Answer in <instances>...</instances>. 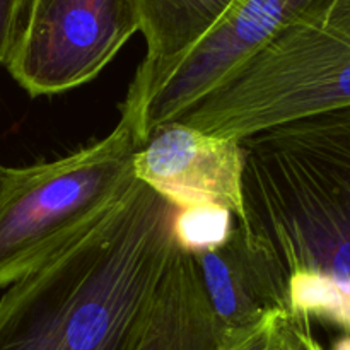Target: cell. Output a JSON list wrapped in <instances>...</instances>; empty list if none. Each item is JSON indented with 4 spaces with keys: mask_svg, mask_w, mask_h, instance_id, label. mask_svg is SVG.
I'll list each match as a JSON object with an SVG mask.
<instances>
[{
    "mask_svg": "<svg viewBox=\"0 0 350 350\" xmlns=\"http://www.w3.org/2000/svg\"><path fill=\"white\" fill-rule=\"evenodd\" d=\"M7 170H9V167L3 166V164H0V183H2V180H3V176H5Z\"/></svg>",
    "mask_w": 350,
    "mask_h": 350,
    "instance_id": "cell-15",
    "label": "cell"
},
{
    "mask_svg": "<svg viewBox=\"0 0 350 350\" xmlns=\"http://www.w3.org/2000/svg\"><path fill=\"white\" fill-rule=\"evenodd\" d=\"M317 0H236L224 19L187 55L164 68L146 88V139L217 88L239 65L265 46L279 31Z\"/></svg>",
    "mask_w": 350,
    "mask_h": 350,
    "instance_id": "cell-6",
    "label": "cell"
},
{
    "mask_svg": "<svg viewBox=\"0 0 350 350\" xmlns=\"http://www.w3.org/2000/svg\"><path fill=\"white\" fill-rule=\"evenodd\" d=\"M236 224V215L222 205H188L174 211L173 239L183 252L202 255L224 245Z\"/></svg>",
    "mask_w": 350,
    "mask_h": 350,
    "instance_id": "cell-11",
    "label": "cell"
},
{
    "mask_svg": "<svg viewBox=\"0 0 350 350\" xmlns=\"http://www.w3.org/2000/svg\"><path fill=\"white\" fill-rule=\"evenodd\" d=\"M193 256L212 313L229 335L250 330L275 311L287 313L275 267L246 241L238 224L224 245Z\"/></svg>",
    "mask_w": 350,
    "mask_h": 350,
    "instance_id": "cell-8",
    "label": "cell"
},
{
    "mask_svg": "<svg viewBox=\"0 0 350 350\" xmlns=\"http://www.w3.org/2000/svg\"><path fill=\"white\" fill-rule=\"evenodd\" d=\"M273 350H325L313 335L311 323L284 313Z\"/></svg>",
    "mask_w": 350,
    "mask_h": 350,
    "instance_id": "cell-13",
    "label": "cell"
},
{
    "mask_svg": "<svg viewBox=\"0 0 350 350\" xmlns=\"http://www.w3.org/2000/svg\"><path fill=\"white\" fill-rule=\"evenodd\" d=\"M231 337L212 313L195 256L174 243L135 350H226Z\"/></svg>",
    "mask_w": 350,
    "mask_h": 350,
    "instance_id": "cell-9",
    "label": "cell"
},
{
    "mask_svg": "<svg viewBox=\"0 0 350 350\" xmlns=\"http://www.w3.org/2000/svg\"><path fill=\"white\" fill-rule=\"evenodd\" d=\"M176 208L140 181L0 297V350H135L174 248Z\"/></svg>",
    "mask_w": 350,
    "mask_h": 350,
    "instance_id": "cell-1",
    "label": "cell"
},
{
    "mask_svg": "<svg viewBox=\"0 0 350 350\" xmlns=\"http://www.w3.org/2000/svg\"><path fill=\"white\" fill-rule=\"evenodd\" d=\"M33 0H0V64L7 65Z\"/></svg>",
    "mask_w": 350,
    "mask_h": 350,
    "instance_id": "cell-12",
    "label": "cell"
},
{
    "mask_svg": "<svg viewBox=\"0 0 350 350\" xmlns=\"http://www.w3.org/2000/svg\"><path fill=\"white\" fill-rule=\"evenodd\" d=\"M347 106L350 0H317L173 122L243 139Z\"/></svg>",
    "mask_w": 350,
    "mask_h": 350,
    "instance_id": "cell-3",
    "label": "cell"
},
{
    "mask_svg": "<svg viewBox=\"0 0 350 350\" xmlns=\"http://www.w3.org/2000/svg\"><path fill=\"white\" fill-rule=\"evenodd\" d=\"M239 140L246 241L275 267L291 317L350 335V106Z\"/></svg>",
    "mask_w": 350,
    "mask_h": 350,
    "instance_id": "cell-2",
    "label": "cell"
},
{
    "mask_svg": "<svg viewBox=\"0 0 350 350\" xmlns=\"http://www.w3.org/2000/svg\"><path fill=\"white\" fill-rule=\"evenodd\" d=\"M135 33V0H33L5 67L31 96L60 94L98 77Z\"/></svg>",
    "mask_w": 350,
    "mask_h": 350,
    "instance_id": "cell-5",
    "label": "cell"
},
{
    "mask_svg": "<svg viewBox=\"0 0 350 350\" xmlns=\"http://www.w3.org/2000/svg\"><path fill=\"white\" fill-rule=\"evenodd\" d=\"M332 350H350V335H342L338 340H335Z\"/></svg>",
    "mask_w": 350,
    "mask_h": 350,
    "instance_id": "cell-14",
    "label": "cell"
},
{
    "mask_svg": "<svg viewBox=\"0 0 350 350\" xmlns=\"http://www.w3.org/2000/svg\"><path fill=\"white\" fill-rule=\"evenodd\" d=\"M146 58L132 85L146 88L156 75L193 50L231 10L236 0H135Z\"/></svg>",
    "mask_w": 350,
    "mask_h": 350,
    "instance_id": "cell-10",
    "label": "cell"
},
{
    "mask_svg": "<svg viewBox=\"0 0 350 350\" xmlns=\"http://www.w3.org/2000/svg\"><path fill=\"white\" fill-rule=\"evenodd\" d=\"M142 118L140 103L126 94L105 139L57 161L7 170L0 183V289L129 190L133 159L147 140Z\"/></svg>",
    "mask_w": 350,
    "mask_h": 350,
    "instance_id": "cell-4",
    "label": "cell"
},
{
    "mask_svg": "<svg viewBox=\"0 0 350 350\" xmlns=\"http://www.w3.org/2000/svg\"><path fill=\"white\" fill-rule=\"evenodd\" d=\"M241 140L166 123L147 137L133 159V176L174 208L215 204L236 219L243 211Z\"/></svg>",
    "mask_w": 350,
    "mask_h": 350,
    "instance_id": "cell-7",
    "label": "cell"
}]
</instances>
